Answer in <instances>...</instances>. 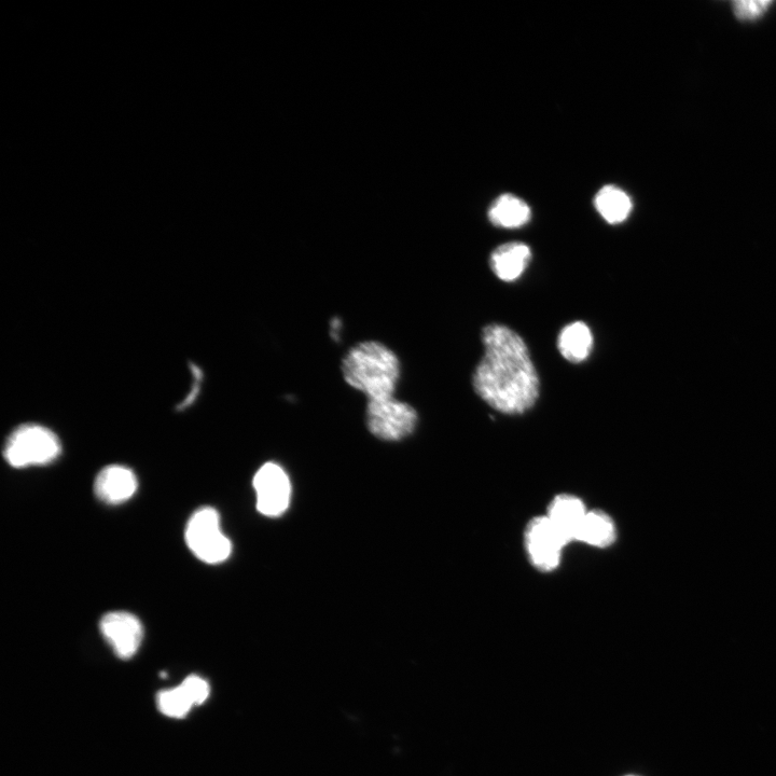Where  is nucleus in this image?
Returning <instances> with one entry per match:
<instances>
[{"label": "nucleus", "instance_id": "obj_16", "mask_svg": "<svg viewBox=\"0 0 776 776\" xmlns=\"http://www.w3.org/2000/svg\"><path fill=\"white\" fill-rule=\"evenodd\" d=\"M157 703L160 712L172 718H184L193 706L182 686L159 692Z\"/></svg>", "mask_w": 776, "mask_h": 776}, {"label": "nucleus", "instance_id": "obj_5", "mask_svg": "<svg viewBox=\"0 0 776 776\" xmlns=\"http://www.w3.org/2000/svg\"><path fill=\"white\" fill-rule=\"evenodd\" d=\"M366 422L374 437L400 441L414 433L419 415L411 405L393 396L368 400Z\"/></svg>", "mask_w": 776, "mask_h": 776}, {"label": "nucleus", "instance_id": "obj_11", "mask_svg": "<svg viewBox=\"0 0 776 776\" xmlns=\"http://www.w3.org/2000/svg\"><path fill=\"white\" fill-rule=\"evenodd\" d=\"M588 511L578 497L573 495H560L549 508L547 518L554 528L562 535L567 544L576 540L582 522Z\"/></svg>", "mask_w": 776, "mask_h": 776}, {"label": "nucleus", "instance_id": "obj_19", "mask_svg": "<svg viewBox=\"0 0 776 776\" xmlns=\"http://www.w3.org/2000/svg\"><path fill=\"white\" fill-rule=\"evenodd\" d=\"M341 328H342V323L340 318H334V321L331 322V337L337 341H339V338H340Z\"/></svg>", "mask_w": 776, "mask_h": 776}, {"label": "nucleus", "instance_id": "obj_9", "mask_svg": "<svg viewBox=\"0 0 776 776\" xmlns=\"http://www.w3.org/2000/svg\"><path fill=\"white\" fill-rule=\"evenodd\" d=\"M138 481L134 471L126 466L109 465L103 468L94 482L97 498L108 505H120L135 495Z\"/></svg>", "mask_w": 776, "mask_h": 776}, {"label": "nucleus", "instance_id": "obj_18", "mask_svg": "<svg viewBox=\"0 0 776 776\" xmlns=\"http://www.w3.org/2000/svg\"><path fill=\"white\" fill-rule=\"evenodd\" d=\"M772 2L767 0H751V2H736L733 4L734 12L742 20H754L768 10Z\"/></svg>", "mask_w": 776, "mask_h": 776}, {"label": "nucleus", "instance_id": "obj_15", "mask_svg": "<svg viewBox=\"0 0 776 776\" xmlns=\"http://www.w3.org/2000/svg\"><path fill=\"white\" fill-rule=\"evenodd\" d=\"M616 526L603 511L588 512L582 522L576 540L593 547L606 548L615 543Z\"/></svg>", "mask_w": 776, "mask_h": 776}, {"label": "nucleus", "instance_id": "obj_2", "mask_svg": "<svg viewBox=\"0 0 776 776\" xmlns=\"http://www.w3.org/2000/svg\"><path fill=\"white\" fill-rule=\"evenodd\" d=\"M341 370L345 382L368 400L395 396L401 374L398 356L378 341L353 346L344 356Z\"/></svg>", "mask_w": 776, "mask_h": 776}, {"label": "nucleus", "instance_id": "obj_13", "mask_svg": "<svg viewBox=\"0 0 776 776\" xmlns=\"http://www.w3.org/2000/svg\"><path fill=\"white\" fill-rule=\"evenodd\" d=\"M593 335L587 324L575 322L565 326L558 338V349L567 362L580 364L593 350Z\"/></svg>", "mask_w": 776, "mask_h": 776}, {"label": "nucleus", "instance_id": "obj_14", "mask_svg": "<svg viewBox=\"0 0 776 776\" xmlns=\"http://www.w3.org/2000/svg\"><path fill=\"white\" fill-rule=\"evenodd\" d=\"M594 205L602 218L611 225L622 224L633 209L628 194L614 185L603 187L595 196Z\"/></svg>", "mask_w": 776, "mask_h": 776}, {"label": "nucleus", "instance_id": "obj_3", "mask_svg": "<svg viewBox=\"0 0 776 776\" xmlns=\"http://www.w3.org/2000/svg\"><path fill=\"white\" fill-rule=\"evenodd\" d=\"M60 439L51 429L39 424H24L6 441L4 457L13 468L44 466L59 459Z\"/></svg>", "mask_w": 776, "mask_h": 776}, {"label": "nucleus", "instance_id": "obj_12", "mask_svg": "<svg viewBox=\"0 0 776 776\" xmlns=\"http://www.w3.org/2000/svg\"><path fill=\"white\" fill-rule=\"evenodd\" d=\"M488 216L496 227L518 229L530 223L532 211L524 200L507 193L493 202Z\"/></svg>", "mask_w": 776, "mask_h": 776}, {"label": "nucleus", "instance_id": "obj_17", "mask_svg": "<svg viewBox=\"0 0 776 776\" xmlns=\"http://www.w3.org/2000/svg\"><path fill=\"white\" fill-rule=\"evenodd\" d=\"M182 688L193 705L203 704L210 696V685L198 675H190L183 682Z\"/></svg>", "mask_w": 776, "mask_h": 776}, {"label": "nucleus", "instance_id": "obj_7", "mask_svg": "<svg viewBox=\"0 0 776 776\" xmlns=\"http://www.w3.org/2000/svg\"><path fill=\"white\" fill-rule=\"evenodd\" d=\"M525 542L532 563L544 572L556 570L563 548L567 545L547 516L535 518L529 524Z\"/></svg>", "mask_w": 776, "mask_h": 776}, {"label": "nucleus", "instance_id": "obj_10", "mask_svg": "<svg viewBox=\"0 0 776 776\" xmlns=\"http://www.w3.org/2000/svg\"><path fill=\"white\" fill-rule=\"evenodd\" d=\"M532 260L531 248L521 242H510L498 246L491 255V269L503 282L520 279Z\"/></svg>", "mask_w": 776, "mask_h": 776}, {"label": "nucleus", "instance_id": "obj_8", "mask_svg": "<svg viewBox=\"0 0 776 776\" xmlns=\"http://www.w3.org/2000/svg\"><path fill=\"white\" fill-rule=\"evenodd\" d=\"M100 630L116 656L123 660L136 655L144 637L141 620L128 612L106 614L100 622Z\"/></svg>", "mask_w": 776, "mask_h": 776}, {"label": "nucleus", "instance_id": "obj_1", "mask_svg": "<svg viewBox=\"0 0 776 776\" xmlns=\"http://www.w3.org/2000/svg\"><path fill=\"white\" fill-rule=\"evenodd\" d=\"M484 356L473 378L476 394L492 409L523 414L537 403L540 381L528 345L515 330L491 324L482 331Z\"/></svg>", "mask_w": 776, "mask_h": 776}, {"label": "nucleus", "instance_id": "obj_4", "mask_svg": "<svg viewBox=\"0 0 776 776\" xmlns=\"http://www.w3.org/2000/svg\"><path fill=\"white\" fill-rule=\"evenodd\" d=\"M186 544L200 561L219 564L231 556L230 539L221 531L218 511L211 507L198 509L189 519L185 531Z\"/></svg>", "mask_w": 776, "mask_h": 776}, {"label": "nucleus", "instance_id": "obj_6", "mask_svg": "<svg viewBox=\"0 0 776 776\" xmlns=\"http://www.w3.org/2000/svg\"><path fill=\"white\" fill-rule=\"evenodd\" d=\"M257 509L266 517H279L290 503L291 484L285 470L275 463L263 465L254 478Z\"/></svg>", "mask_w": 776, "mask_h": 776}]
</instances>
